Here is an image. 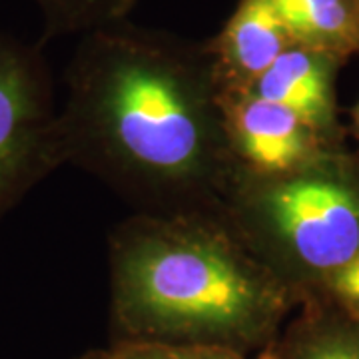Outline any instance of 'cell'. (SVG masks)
Returning <instances> with one entry per match:
<instances>
[{
  "instance_id": "obj_1",
  "label": "cell",
  "mask_w": 359,
  "mask_h": 359,
  "mask_svg": "<svg viewBox=\"0 0 359 359\" xmlns=\"http://www.w3.org/2000/svg\"><path fill=\"white\" fill-rule=\"evenodd\" d=\"M65 82V164L136 214L222 218L238 164L205 40L124 20L80 36Z\"/></svg>"
},
{
  "instance_id": "obj_14",
  "label": "cell",
  "mask_w": 359,
  "mask_h": 359,
  "mask_svg": "<svg viewBox=\"0 0 359 359\" xmlns=\"http://www.w3.org/2000/svg\"><path fill=\"white\" fill-rule=\"evenodd\" d=\"M86 359H102V355H92V358H86Z\"/></svg>"
},
{
  "instance_id": "obj_12",
  "label": "cell",
  "mask_w": 359,
  "mask_h": 359,
  "mask_svg": "<svg viewBox=\"0 0 359 359\" xmlns=\"http://www.w3.org/2000/svg\"><path fill=\"white\" fill-rule=\"evenodd\" d=\"M347 311L359 313V252L321 287Z\"/></svg>"
},
{
  "instance_id": "obj_13",
  "label": "cell",
  "mask_w": 359,
  "mask_h": 359,
  "mask_svg": "<svg viewBox=\"0 0 359 359\" xmlns=\"http://www.w3.org/2000/svg\"><path fill=\"white\" fill-rule=\"evenodd\" d=\"M353 132H355V136H358L359 140V104L355 106V110H353Z\"/></svg>"
},
{
  "instance_id": "obj_4",
  "label": "cell",
  "mask_w": 359,
  "mask_h": 359,
  "mask_svg": "<svg viewBox=\"0 0 359 359\" xmlns=\"http://www.w3.org/2000/svg\"><path fill=\"white\" fill-rule=\"evenodd\" d=\"M60 166L58 108L42 48L0 34V222Z\"/></svg>"
},
{
  "instance_id": "obj_2",
  "label": "cell",
  "mask_w": 359,
  "mask_h": 359,
  "mask_svg": "<svg viewBox=\"0 0 359 359\" xmlns=\"http://www.w3.org/2000/svg\"><path fill=\"white\" fill-rule=\"evenodd\" d=\"M116 323L124 341L268 344L297 295L218 216L136 214L108 236Z\"/></svg>"
},
{
  "instance_id": "obj_7",
  "label": "cell",
  "mask_w": 359,
  "mask_h": 359,
  "mask_svg": "<svg viewBox=\"0 0 359 359\" xmlns=\"http://www.w3.org/2000/svg\"><path fill=\"white\" fill-rule=\"evenodd\" d=\"M344 60L327 52L292 44L257 78L250 92L302 116L321 136L337 144L335 76Z\"/></svg>"
},
{
  "instance_id": "obj_8",
  "label": "cell",
  "mask_w": 359,
  "mask_h": 359,
  "mask_svg": "<svg viewBox=\"0 0 359 359\" xmlns=\"http://www.w3.org/2000/svg\"><path fill=\"white\" fill-rule=\"evenodd\" d=\"M294 44L346 62L359 54V0H273Z\"/></svg>"
},
{
  "instance_id": "obj_9",
  "label": "cell",
  "mask_w": 359,
  "mask_h": 359,
  "mask_svg": "<svg viewBox=\"0 0 359 359\" xmlns=\"http://www.w3.org/2000/svg\"><path fill=\"white\" fill-rule=\"evenodd\" d=\"M140 0H34L42 14V40L88 34L130 20Z\"/></svg>"
},
{
  "instance_id": "obj_10",
  "label": "cell",
  "mask_w": 359,
  "mask_h": 359,
  "mask_svg": "<svg viewBox=\"0 0 359 359\" xmlns=\"http://www.w3.org/2000/svg\"><path fill=\"white\" fill-rule=\"evenodd\" d=\"M276 359H359V330L311 323L295 330Z\"/></svg>"
},
{
  "instance_id": "obj_3",
  "label": "cell",
  "mask_w": 359,
  "mask_h": 359,
  "mask_svg": "<svg viewBox=\"0 0 359 359\" xmlns=\"http://www.w3.org/2000/svg\"><path fill=\"white\" fill-rule=\"evenodd\" d=\"M238 240L297 297L359 252V164L337 150L282 176L238 170L224 205Z\"/></svg>"
},
{
  "instance_id": "obj_11",
  "label": "cell",
  "mask_w": 359,
  "mask_h": 359,
  "mask_svg": "<svg viewBox=\"0 0 359 359\" xmlns=\"http://www.w3.org/2000/svg\"><path fill=\"white\" fill-rule=\"evenodd\" d=\"M102 359H245L240 351L218 346L160 344V341H122Z\"/></svg>"
},
{
  "instance_id": "obj_6",
  "label": "cell",
  "mask_w": 359,
  "mask_h": 359,
  "mask_svg": "<svg viewBox=\"0 0 359 359\" xmlns=\"http://www.w3.org/2000/svg\"><path fill=\"white\" fill-rule=\"evenodd\" d=\"M214 58L219 92L250 90L290 40L273 0H240L216 36L205 40Z\"/></svg>"
},
{
  "instance_id": "obj_5",
  "label": "cell",
  "mask_w": 359,
  "mask_h": 359,
  "mask_svg": "<svg viewBox=\"0 0 359 359\" xmlns=\"http://www.w3.org/2000/svg\"><path fill=\"white\" fill-rule=\"evenodd\" d=\"M219 108L231 156L245 174L282 176L337 150L294 110L250 90L219 92Z\"/></svg>"
}]
</instances>
